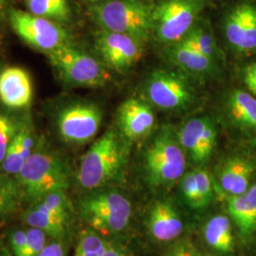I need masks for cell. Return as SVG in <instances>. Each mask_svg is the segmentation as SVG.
<instances>
[{
    "mask_svg": "<svg viewBox=\"0 0 256 256\" xmlns=\"http://www.w3.org/2000/svg\"><path fill=\"white\" fill-rule=\"evenodd\" d=\"M130 144L117 126L108 129L82 156L76 176L79 186L95 191L120 182L129 162Z\"/></svg>",
    "mask_w": 256,
    "mask_h": 256,
    "instance_id": "cell-1",
    "label": "cell"
},
{
    "mask_svg": "<svg viewBox=\"0 0 256 256\" xmlns=\"http://www.w3.org/2000/svg\"><path fill=\"white\" fill-rule=\"evenodd\" d=\"M24 198L34 202L55 191H68L72 171L63 156L40 138L36 151L14 176Z\"/></svg>",
    "mask_w": 256,
    "mask_h": 256,
    "instance_id": "cell-2",
    "label": "cell"
},
{
    "mask_svg": "<svg viewBox=\"0 0 256 256\" xmlns=\"http://www.w3.org/2000/svg\"><path fill=\"white\" fill-rule=\"evenodd\" d=\"M154 6L144 0H101L88 12L102 30L128 34L146 43L152 34Z\"/></svg>",
    "mask_w": 256,
    "mask_h": 256,
    "instance_id": "cell-3",
    "label": "cell"
},
{
    "mask_svg": "<svg viewBox=\"0 0 256 256\" xmlns=\"http://www.w3.org/2000/svg\"><path fill=\"white\" fill-rule=\"evenodd\" d=\"M147 182L154 188L168 187L186 172L187 155L174 128L164 126L155 135L144 153Z\"/></svg>",
    "mask_w": 256,
    "mask_h": 256,
    "instance_id": "cell-4",
    "label": "cell"
},
{
    "mask_svg": "<svg viewBox=\"0 0 256 256\" xmlns=\"http://www.w3.org/2000/svg\"><path fill=\"white\" fill-rule=\"evenodd\" d=\"M46 55L55 74L66 86L98 88L110 79L101 60L78 48L74 41Z\"/></svg>",
    "mask_w": 256,
    "mask_h": 256,
    "instance_id": "cell-5",
    "label": "cell"
},
{
    "mask_svg": "<svg viewBox=\"0 0 256 256\" xmlns=\"http://www.w3.org/2000/svg\"><path fill=\"white\" fill-rule=\"evenodd\" d=\"M144 93L148 104L168 112L188 111L200 101L191 79L178 70H153L146 80Z\"/></svg>",
    "mask_w": 256,
    "mask_h": 256,
    "instance_id": "cell-6",
    "label": "cell"
},
{
    "mask_svg": "<svg viewBox=\"0 0 256 256\" xmlns=\"http://www.w3.org/2000/svg\"><path fill=\"white\" fill-rule=\"evenodd\" d=\"M82 220L99 234H118L126 229L132 205L120 192L95 190L79 203Z\"/></svg>",
    "mask_w": 256,
    "mask_h": 256,
    "instance_id": "cell-7",
    "label": "cell"
},
{
    "mask_svg": "<svg viewBox=\"0 0 256 256\" xmlns=\"http://www.w3.org/2000/svg\"><path fill=\"white\" fill-rule=\"evenodd\" d=\"M206 0H164L154 6L152 34L168 46L182 41L198 21Z\"/></svg>",
    "mask_w": 256,
    "mask_h": 256,
    "instance_id": "cell-8",
    "label": "cell"
},
{
    "mask_svg": "<svg viewBox=\"0 0 256 256\" xmlns=\"http://www.w3.org/2000/svg\"><path fill=\"white\" fill-rule=\"evenodd\" d=\"M102 122L101 108L90 101H74L58 108L54 124L59 138L68 144L81 146L96 137Z\"/></svg>",
    "mask_w": 256,
    "mask_h": 256,
    "instance_id": "cell-9",
    "label": "cell"
},
{
    "mask_svg": "<svg viewBox=\"0 0 256 256\" xmlns=\"http://www.w3.org/2000/svg\"><path fill=\"white\" fill-rule=\"evenodd\" d=\"M8 22L24 43L45 54L72 42V36L68 27L28 12L12 8Z\"/></svg>",
    "mask_w": 256,
    "mask_h": 256,
    "instance_id": "cell-10",
    "label": "cell"
},
{
    "mask_svg": "<svg viewBox=\"0 0 256 256\" xmlns=\"http://www.w3.org/2000/svg\"><path fill=\"white\" fill-rule=\"evenodd\" d=\"M28 209L24 220L28 226L43 230L60 241L70 225L72 207L66 191H55L42 196Z\"/></svg>",
    "mask_w": 256,
    "mask_h": 256,
    "instance_id": "cell-11",
    "label": "cell"
},
{
    "mask_svg": "<svg viewBox=\"0 0 256 256\" xmlns=\"http://www.w3.org/2000/svg\"><path fill=\"white\" fill-rule=\"evenodd\" d=\"M224 37L236 54H256V0H238L225 14Z\"/></svg>",
    "mask_w": 256,
    "mask_h": 256,
    "instance_id": "cell-12",
    "label": "cell"
},
{
    "mask_svg": "<svg viewBox=\"0 0 256 256\" xmlns=\"http://www.w3.org/2000/svg\"><path fill=\"white\" fill-rule=\"evenodd\" d=\"M94 45L102 64L108 70L124 74L140 61L144 43L128 34L99 28L94 36Z\"/></svg>",
    "mask_w": 256,
    "mask_h": 256,
    "instance_id": "cell-13",
    "label": "cell"
},
{
    "mask_svg": "<svg viewBox=\"0 0 256 256\" xmlns=\"http://www.w3.org/2000/svg\"><path fill=\"white\" fill-rule=\"evenodd\" d=\"M176 133L187 158L198 167L210 160L218 140V128L212 117L203 115L187 120Z\"/></svg>",
    "mask_w": 256,
    "mask_h": 256,
    "instance_id": "cell-14",
    "label": "cell"
},
{
    "mask_svg": "<svg viewBox=\"0 0 256 256\" xmlns=\"http://www.w3.org/2000/svg\"><path fill=\"white\" fill-rule=\"evenodd\" d=\"M256 176V160L246 153L225 158L216 170V187L224 196H234L246 192Z\"/></svg>",
    "mask_w": 256,
    "mask_h": 256,
    "instance_id": "cell-15",
    "label": "cell"
},
{
    "mask_svg": "<svg viewBox=\"0 0 256 256\" xmlns=\"http://www.w3.org/2000/svg\"><path fill=\"white\" fill-rule=\"evenodd\" d=\"M166 60L178 72L196 81H207L220 74V64L202 54L183 41L164 46Z\"/></svg>",
    "mask_w": 256,
    "mask_h": 256,
    "instance_id": "cell-16",
    "label": "cell"
},
{
    "mask_svg": "<svg viewBox=\"0 0 256 256\" xmlns=\"http://www.w3.org/2000/svg\"><path fill=\"white\" fill-rule=\"evenodd\" d=\"M152 106L140 98H129L117 111V128L130 142L148 137L155 128Z\"/></svg>",
    "mask_w": 256,
    "mask_h": 256,
    "instance_id": "cell-17",
    "label": "cell"
},
{
    "mask_svg": "<svg viewBox=\"0 0 256 256\" xmlns=\"http://www.w3.org/2000/svg\"><path fill=\"white\" fill-rule=\"evenodd\" d=\"M32 82L27 70L8 66L0 72V102L9 110H25L32 100Z\"/></svg>",
    "mask_w": 256,
    "mask_h": 256,
    "instance_id": "cell-18",
    "label": "cell"
},
{
    "mask_svg": "<svg viewBox=\"0 0 256 256\" xmlns=\"http://www.w3.org/2000/svg\"><path fill=\"white\" fill-rule=\"evenodd\" d=\"M39 140L32 117L30 113H26L23 124L12 140L4 160L0 165V172L10 176L18 174L36 151Z\"/></svg>",
    "mask_w": 256,
    "mask_h": 256,
    "instance_id": "cell-19",
    "label": "cell"
},
{
    "mask_svg": "<svg viewBox=\"0 0 256 256\" xmlns=\"http://www.w3.org/2000/svg\"><path fill=\"white\" fill-rule=\"evenodd\" d=\"M147 229L156 241L169 242L182 234V220L170 202L158 200L149 210Z\"/></svg>",
    "mask_w": 256,
    "mask_h": 256,
    "instance_id": "cell-20",
    "label": "cell"
},
{
    "mask_svg": "<svg viewBox=\"0 0 256 256\" xmlns=\"http://www.w3.org/2000/svg\"><path fill=\"white\" fill-rule=\"evenodd\" d=\"M224 198L240 238L246 241L250 240L256 234V182L246 192L234 196H224Z\"/></svg>",
    "mask_w": 256,
    "mask_h": 256,
    "instance_id": "cell-21",
    "label": "cell"
},
{
    "mask_svg": "<svg viewBox=\"0 0 256 256\" xmlns=\"http://www.w3.org/2000/svg\"><path fill=\"white\" fill-rule=\"evenodd\" d=\"M226 118L236 128L256 134V97L248 92L234 90L224 101Z\"/></svg>",
    "mask_w": 256,
    "mask_h": 256,
    "instance_id": "cell-22",
    "label": "cell"
},
{
    "mask_svg": "<svg viewBox=\"0 0 256 256\" xmlns=\"http://www.w3.org/2000/svg\"><path fill=\"white\" fill-rule=\"evenodd\" d=\"M203 236L206 243L216 252L228 254L232 252L234 238L232 223L228 216L218 214L204 226Z\"/></svg>",
    "mask_w": 256,
    "mask_h": 256,
    "instance_id": "cell-23",
    "label": "cell"
},
{
    "mask_svg": "<svg viewBox=\"0 0 256 256\" xmlns=\"http://www.w3.org/2000/svg\"><path fill=\"white\" fill-rule=\"evenodd\" d=\"M182 41L220 64L223 60L214 32L207 21L198 20Z\"/></svg>",
    "mask_w": 256,
    "mask_h": 256,
    "instance_id": "cell-24",
    "label": "cell"
},
{
    "mask_svg": "<svg viewBox=\"0 0 256 256\" xmlns=\"http://www.w3.org/2000/svg\"><path fill=\"white\" fill-rule=\"evenodd\" d=\"M28 12L68 27L74 20L70 0H24Z\"/></svg>",
    "mask_w": 256,
    "mask_h": 256,
    "instance_id": "cell-25",
    "label": "cell"
},
{
    "mask_svg": "<svg viewBox=\"0 0 256 256\" xmlns=\"http://www.w3.org/2000/svg\"><path fill=\"white\" fill-rule=\"evenodd\" d=\"M24 196L14 176L0 172V220L16 212Z\"/></svg>",
    "mask_w": 256,
    "mask_h": 256,
    "instance_id": "cell-26",
    "label": "cell"
},
{
    "mask_svg": "<svg viewBox=\"0 0 256 256\" xmlns=\"http://www.w3.org/2000/svg\"><path fill=\"white\" fill-rule=\"evenodd\" d=\"M25 114L14 110H0V165L3 162L9 146L18 134L25 120Z\"/></svg>",
    "mask_w": 256,
    "mask_h": 256,
    "instance_id": "cell-27",
    "label": "cell"
},
{
    "mask_svg": "<svg viewBox=\"0 0 256 256\" xmlns=\"http://www.w3.org/2000/svg\"><path fill=\"white\" fill-rule=\"evenodd\" d=\"M108 241L94 230L82 232L74 256H102Z\"/></svg>",
    "mask_w": 256,
    "mask_h": 256,
    "instance_id": "cell-28",
    "label": "cell"
},
{
    "mask_svg": "<svg viewBox=\"0 0 256 256\" xmlns=\"http://www.w3.org/2000/svg\"><path fill=\"white\" fill-rule=\"evenodd\" d=\"M194 172L196 185H198L200 206L202 209V208L206 207L212 198L214 182H212V176L206 169H204L202 167H198V168L194 169Z\"/></svg>",
    "mask_w": 256,
    "mask_h": 256,
    "instance_id": "cell-29",
    "label": "cell"
},
{
    "mask_svg": "<svg viewBox=\"0 0 256 256\" xmlns=\"http://www.w3.org/2000/svg\"><path fill=\"white\" fill-rule=\"evenodd\" d=\"M180 187L184 200L194 209H200V198L198 192V185L194 170L185 172L180 180Z\"/></svg>",
    "mask_w": 256,
    "mask_h": 256,
    "instance_id": "cell-30",
    "label": "cell"
},
{
    "mask_svg": "<svg viewBox=\"0 0 256 256\" xmlns=\"http://www.w3.org/2000/svg\"><path fill=\"white\" fill-rule=\"evenodd\" d=\"M26 232L27 242L21 256H37L46 245V234L43 230L34 227Z\"/></svg>",
    "mask_w": 256,
    "mask_h": 256,
    "instance_id": "cell-31",
    "label": "cell"
},
{
    "mask_svg": "<svg viewBox=\"0 0 256 256\" xmlns=\"http://www.w3.org/2000/svg\"><path fill=\"white\" fill-rule=\"evenodd\" d=\"M26 242H27L26 230H18L12 234L10 243V247L14 254V256H22L25 246H26Z\"/></svg>",
    "mask_w": 256,
    "mask_h": 256,
    "instance_id": "cell-32",
    "label": "cell"
},
{
    "mask_svg": "<svg viewBox=\"0 0 256 256\" xmlns=\"http://www.w3.org/2000/svg\"><path fill=\"white\" fill-rule=\"evenodd\" d=\"M242 80L250 93L256 96V63L248 64L243 70Z\"/></svg>",
    "mask_w": 256,
    "mask_h": 256,
    "instance_id": "cell-33",
    "label": "cell"
},
{
    "mask_svg": "<svg viewBox=\"0 0 256 256\" xmlns=\"http://www.w3.org/2000/svg\"><path fill=\"white\" fill-rule=\"evenodd\" d=\"M37 256H66V252L62 243L52 242L46 244Z\"/></svg>",
    "mask_w": 256,
    "mask_h": 256,
    "instance_id": "cell-34",
    "label": "cell"
},
{
    "mask_svg": "<svg viewBox=\"0 0 256 256\" xmlns=\"http://www.w3.org/2000/svg\"><path fill=\"white\" fill-rule=\"evenodd\" d=\"M102 256H129L126 250L122 247H120L118 244H115L113 242H108L106 244V247L104 248Z\"/></svg>",
    "mask_w": 256,
    "mask_h": 256,
    "instance_id": "cell-35",
    "label": "cell"
},
{
    "mask_svg": "<svg viewBox=\"0 0 256 256\" xmlns=\"http://www.w3.org/2000/svg\"><path fill=\"white\" fill-rule=\"evenodd\" d=\"M14 0H0V27L5 21H8V14L12 9Z\"/></svg>",
    "mask_w": 256,
    "mask_h": 256,
    "instance_id": "cell-36",
    "label": "cell"
},
{
    "mask_svg": "<svg viewBox=\"0 0 256 256\" xmlns=\"http://www.w3.org/2000/svg\"><path fill=\"white\" fill-rule=\"evenodd\" d=\"M182 244L184 256H202L190 240H182Z\"/></svg>",
    "mask_w": 256,
    "mask_h": 256,
    "instance_id": "cell-37",
    "label": "cell"
},
{
    "mask_svg": "<svg viewBox=\"0 0 256 256\" xmlns=\"http://www.w3.org/2000/svg\"><path fill=\"white\" fill-rule=\"evenodd\" d=\"M167 256H184V254H183L182 240L180 242L176 243L174 247L172 248V250H170V252L168 254Z\"/></svg>",
    "mask_w": 256,
    "mask_h": 256,
    "instance_id": "cell-38",
    "label": "cell"
},
{
    "mask_svg": "<svg viewBox=\"0 0 256 256\" xmlns=\"http://www.w3.org/2000/svg\"><path fill=\"white\" fill-rule=\"evenodd\" d=\"M88 1H90V4H92V3H95V2H98V1H101V0H88Z\"/></svg>",
    "mask_w": 256,
    "mask_h": 256,
    "instance_id": "cell-39",
    "label": "cell"
}]
</instances>
